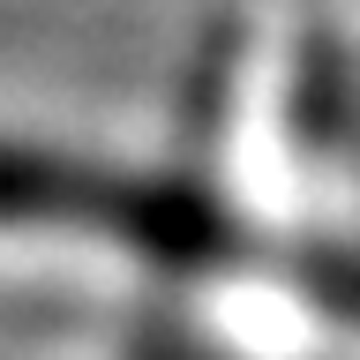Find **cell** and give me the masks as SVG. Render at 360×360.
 Wrapping results in <instances>:
<instances>
[{
    "mask_svg": "<svg viewBox=\"0 0 360 360\" xmlns=\"http://www.w3.org/2000/svg\"><path fill=\"white\" fill-rule=\"evenodd\" d=\"M0 225H83L120 248H143L173 270H202L233 255V218L195 180L158 173H105L45 150H8L0 143Z\"/></svg>",
    "mask_w": 360,
    "mask_h": 360,
    "instance_id": "cell-1",
    "label": "cell"
}]
</instances>
